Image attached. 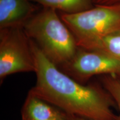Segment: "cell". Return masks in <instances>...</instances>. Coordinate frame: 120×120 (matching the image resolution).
<instances>
[{
  "mask_svg": "<svg viewBox=\"0 0 120 120\" xmlns=\"http://www.w3.org/2000/svg\"><path fill=\"white\" fill-rule=\"evenodd\" d=\"M36 82L30 90L73 115L94 120H115L116 103L103 87L80 83L49 61L31 40Z\"/></svg>",
  "mask_w": 120,
  "mask_h": 120,
  "instance_id": "cell-1",
  "label": "cell"
},
{
  "mask_svg": "<svg viewBox=\"0 0 120 120\" xmlns=\"http://www.w3.org/2000/svg\"><path fill=\"white\" fill-rule=\"evenodd\" d=\"M23 28L30 40L58 68L68 62L79 49L74 35L53 9L41 7Z\"/></svg>",
  "mask_w": 120,
  "mask_h": 120,
  "instance_id": "cell-2",
  "label": "cell"
},
{
  "mask_svg": "<svg viewBox=\"0 0 120 120\" xmlns=\"http://www.w3.org/2000/svg\"><path fill=\"white\" fill-rule=\"evenodd\" d=\"M58 13L78 46L120 30V6L96 5L74 14Z\"/></svg>",
  "mask_w": 120,
  "mask_h": 120,
  "instance_id": "cell-3",
  "label": "cell"
},
{
  "mask_svg": "<svg viewBox=\"0 0 120 120\" xmlns=\"http://www.w3.org/2000/svg\"><path fill=\"white\" fill-rule=\"evenodd\" d=\"M31 40L23 27L0 29V81L10 75L35 72Z\"/></svg>",
  "mask_w": 120,
  "mask_h": 120,
  "instance_id": "cell-4",
  "label": "cell"
},
{
  "mask_svg": "<svg viewBox=\"0 0 120 120\" xmlns=\"http://www.w3.org/2000/svg\"><path fill=\"white\" fill-rule=\"evenodd\" d=\"M79 83L86 85L96 75H120V60L97 51L79 47L73 58L58 68Z\"/></svg>",
  "mask_w": 120,
  "mask_h": 120,
  "instance_id": "cell-5",
  "label": "cell"
},
{
  "mask_svg": "<svg viewBox=\"0 0 120 120\" xmlns=\"http://www.w3.org/2000/svg\"><path fill=\"white\" fill-rule=\"evenodd\" d=\"M22 120H72L73 115L29 91L21 109Z\"/></svg>",
  "mask_w": 120,
  "mask_h": 120,
  "instance_id": "cell-6",
  "label": "cell"
},
{
  "mask_svg": "<svg viewBox=\"0 0 120 120\" xmlns=\"http://www.w3.org/2000/svg\"><path fill=\"white\" fill-rule=\"evenodd\" d=\"M41 7L30 0H0V29L23 27Z\"/></svg>",
  "mask_w": 120,
  "mask_h": 120,
  "instance_id": "cell-7",
  "label": "cell"
},
{
  "mask_svg": "<svg viewBox=\"0 0 120 120\" xmlns=\"http://www.w3.org/2000/svg\"><path fill=\"white\" fill-rule=\"evenodd\" d=\"M79 47L87 50L101 52L120 60V30Z\"/></svg>",
  "mask_w": 120,
  "mask_h": 120,
  "instance_id": "cell-8",
  "label": "cell"
},
{
  "mask_svg": "<svg viewBox=\"0 0 120 120\" xmlns=\"http://www.w3.org/2000/svg\"><path fill=\"white\" fill-rule=\"evenodd\" d=\"M41 7L56 10L58 12L74 14L94 6L93 0H30Z\"/></svg>",
  "mask_w": 120,
  "mask_h": 120,
  "instance_id": "cell-9",
  "label": "cell"
},
{
  "mask_svg": "<svg viewBox=\"0 0 120 120\" xmlns=\"http://www.w3.org/2000/svg\"><path fill=\"white\" fill-rule=\"evenodd\" d=\"M102 85L112 97L117 106L118 115L115 120H120V81L114 75H103L101 79Z\"/></svg>",
  "mask_w": 120,
  "mask_h": 120,
  "instance_id": "cell-10",
  "label": "cell"
},
{
  "mask_svg": "<svg viewBox=\"0 0 120 120\" xmlns=\"http://www.w3.org/2000/svg\"><path fill=\"white\" fill-rule=\"evenodd\" d=\"M94 6H120V0H93Z\"/></svg>",
  "mask_w": 120,
  "mask_h": 120,
  "instance_id": "cell-11",
  "label": "cell"
},
{
  "mask_svg": "<svg viewBox=\"0 0 120 120\" xmlns=\"http://www.w3.org/2000/svg\"><path fill=\"white\" fill-rule=\"evenodd\" d=\"M72 120H94L91 118L85 117L83 116H76V115H73Z\"/></svg>",
  "mask_w": 120,
  "mask_h": 120,
  "instance_id": "cell-12",
  "label": "cell"
},
{
  "mask_svg": "<svg viewBox=\"0 0 120 120\" xmlns=\"http://www.w3.org/2000/svg\"><path fill=\"white\" fill-rule=\"evenodd\" d=\"M117 77V78H118V79H120V76H118V77Z\"/></svg>",
  "mask_w": 120,
  "mask_h": 120,
  "instance_id": "cell-13",
  "label": "cell"
}]
</instances>
